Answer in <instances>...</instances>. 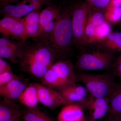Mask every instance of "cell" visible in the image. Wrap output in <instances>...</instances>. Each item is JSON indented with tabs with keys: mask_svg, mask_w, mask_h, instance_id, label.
<instances>
[{
	"mask_svg": "<svg viewBox=\"0 0 121 121\" xmlns=\"http://www.w3.org/2000/svg\"><path fill=\"white\" fill-rule=\"evenodd\" d=\"M58 58L48 39H41L32 44L24 43L19 56L21 70L41 80Z\"/></svg>",
	"mask_w": 121,
	"mask_h": 121,
	"instance_id": "6da1fadb",
	"label": "cell"
},
{
	"mask_svg": "<svg viewBox=\"0 0 121 121\" xmlns=\"http://www.w3.org/2000/svg\"><path fill=\"white\" fill-rule=\"evenodd\" d=\"M73 37L71 12L70 8H66L61 11L55 27L48 39L58 57L69 53L73 43Z\"/></svg>",
	"mask_w": 121,
	"mask_h": 121,
	"instance_id": "7a4b0ae2",
	"label": "cell"
},
{
	"mask_svg": "<svg viewBox=\"0 0 121 121\" xmlns=\"http://www.w3.org/2000/svg\"><path fill=\"white\" fill-rule=\"evenodd\" d=\"M77 80L84 84L91 95L95 98H109L116 86L112 75L80 73Z\"/></svg>",
	"mask_w": 121,
	"mask_h": 121,
	"instance_id": "3957f363",
	"label": "cell"
},
{
	"mask_svg": "<svg viewBox=\"0 0 121 121\" xmlns=\"http://www.w3.org/2000/svg\"><path fill=\"white\" fill-rule=\"evenodd\" d=\"M69 8L72 15L73 43L80 47L84 44L85 29L92 8L86 1L76 3Z\"/></svg>",
	"mask_w": 121,
	"mask_h": 121,
	"instance_id": "277c9868",
	"label": "cell"
},
{
	"mask_svg": "<svg viewBox=\"0 0 121 121\" xmlns=\"http://www.w3.org/2000/svg\"><path fill=\"white\" fill-rule=\"evenodd\" d=\"M113 58L112 52L105 50L84 53L79 56L76 66L85 70H106L110 67Z\"/></svg>",
	"mask_w": 121,
	"mask_h": 121,
	"instance_id": "5b68a950",
	"label": "cell"
},
{
	"mask_svg": "<svg viewBox=\"0 0 121 121\" xmlns=\"http://www.w3.org/2000/svg\"><path fill=\"white\" fill-rule=\"evenodd\" d=\"M53 4L52 0H23L17 5L9 4L1 8L4 16L22 17L30 12L41 9L43 5Z\"/></svg>",
	"mask_w": 121,
	"mask_h": 121,
	"instance_id": "8992f818",
	"label": "cell"
},
{
	"mask_svg": "<svg viewBox=\"0 0 121 121\" xmlns=\"http://www.w3.org/2000/svg\"><path fill=\"white\" fill-rule=\"evenodd\" d=\"M36 85L39 102L49 109H54L73 103L65 99L58 91L42 83H36Z\"/></svg>",
	"mask_w": 121,
	"mask_h": 121,
	"instance_id": "52a82bcc",
	"label": "cell"
},
{
	"mask_svg": "<svg viewBox=\"0 0 121 121\" xmlns=\"http://www.w3.org/2000/svg\"><path fill=\"white\" fill-rule=\"evenodd\" d=\"M25 30L23 18L4 16L0 21V32L5 37L11 36L21 42Z\"/></svg>",
	"mask_w": 121,
	"mask_h": 121,
	"instance_id": "ba28073f",
	"label": "cell"
},
{
	"mask_svg": "<svg viewBox=\"0 0 121 121\" xmlns=\"http://www.w3.org/2000/svg\"><path fill=\"white\" fill-rule=\"evenodd\" d=\"M76 103L83 109L88 110L90 117L95 121L104 117L108 112L109 107V98H95L91 95L81 102Z\"/></svg>",
	"mask_w": 121,
	"mask_h": 121,
	"instance_id": "9c48e42d",
	"label": "cell"
},
{
	"mask_svg": "<svg viewBox=\"0 0 121 121\" xmlns=\"http://www.w3.org/2000/svg\"><path fill=\"white\" fill-rule=\"evenodd\" d=\"M51 68L66 86L76 83V74L74 72L73 66L70 60H58L54 63Z\"/></svg>",
	"mask_w": 121,
	"mask_h": 121,
	"instance_id": "30bf717a",
	"label": "cell"
},
{
	"mask_svg": "<svg viewBox=\"0 0 121 121\" xmlns=\"http://www.w3.org/2000/svg\"><path fill=\"white\" fill-rule=\"evenodd\" d=\"M25 43V42H24ZM23 42L15 43L7 37L0 39V57L13 63H19V56Z\"/></svg>",
	"mask_w": 121,
	"mask_h": 121,
	"instance_id": "8fae6325",
	"label": "cell"
},
{
	"mask_svg": "<svg viewBox=\"0 0 121 121\" xmlns=\"http://www.w3.org/2000/svg\"><path fill=\"white\" fill-rule=\"evenodd\" d=\"M61 11L60 7L56 5L52 4L48 6L41 11L40 14L39 29L37 34L32 39L36 41L39 39L44 28L51 22L59 18Z\"/></svg>",
	"mask_w": 121,
	"mask_h": 121,
	"instance_id": "7c38bea8",
	"label": "cell"
},
{
	"mask_svg": "<svg viewBox=\"0 0 121 121\" xmlns=\"http://www.w3.org/2000/svg\"><path fill=\"white\" fill-rule=\"evenodd\" d=\"M28 86L26 82L20 77L0 86V94L6 99H18Z\"/></svg>",
	"mask_w": 121,
	"mask_h": 121,
	"instance_id": "4fadbf2b",
	"label": "cell"
},
{
	"mask_svg": "<svg viewBox=\"0 0 121 121\" xmlns=\"http://www.w3.org/2000/svg\"><path fill=\"white\" fill-rule=\"evenodd\" d=\"M58 91L63 97L72 103H79L86 98L87 90L85 86L75 84L68 85Z\"/></svg>",
	"mask_w": 121,
	"mask_h": 121,
	"instance_id": "5bb4252c",
	"label": "cell"
},
{
	"mask_svg": "<svg viewBox=\"0 0 121 121\" xmlns=\"http://www.w3.org/2000/svg\"><path fill=\"white\" fill-rule=\"evenodd\" d=\"M40 9L33 11L25 16L23 18L25 24V30L21 41L26 42L28 39L35 37L39 28Z\"/></svg>",
	"mask_w": 121,
	"mask_h": 121,
	"instance_id": "9a60e30c",
	"label": "cell"
},
{
	"mask_svg": "<svg viewBox=\"0 0 121 121\" xmlns=\"http://www.w3.org/2000/svg\"><path fill=\"white\" fill-rule=\"evenodd\" d=\"M82 107L76 103L68 104L63 107L58 116V121H82L84 113Z\"/></svg>",
	"mask_w": 121,
	"mask_h": 121,
	"instance_id": "2e32d148",
	"label": "cell"
},
{
	"mask_svg": "<svg viewBox=\"0 0 121 121\" xmlns=\"http://www.w3.org/2000/svg\"><path fill=\"white\" fill-rule=\"evenodd\" d=\"M23 111L11 100L4 98L0 103V121H8L22 117Z\"/></svg>",
	"mask_w": 121,
	"mask_h": 121,
	"instance_id": "e0dca14e",
	"label": "cell"
},
{
	"mask_svg": "<svg viewBox=\"0 0 121 121\" xmlns=\"http://www.w3.org/2000/svg\"><path fill=\"white\" fill-rule=\"evenodd\" d=\"M20 102L27 108L37 107L39 102L36 83H30L18 98Z\"/></svg>",
	"mask_w": 121,
	"mask_h": 121,
	"instance_id": "ac0fdd59",
	"label": "cell"
},
{
	"mask_svg": "<svg viewBox=\"0 0 121 121\" xmlns=\"http://www.w3.org/2000/svg\"><path fill=\"white\" fill-rule=\"evenodd\" d=\"M98 43L105 51L111 52L121 51V32H110Z\"/></svg>",
	"mask_w": 121,
	"mask_h": 121,
	"instance_id": "d6986e66",
	"label": "cell"
},
{
	"mask_svg": "<svg viewBox=\"0 0 121 121\" xmlns=\"http://www.w3.org/2000/svg\"><path fill=\"white\" fill-rule=\"evenodd\" d=\"M41 83L51 89L59 91L66 86L56 73L50 67L41 79Z\"/></svg>",
	"mask_w": 121,
	"mask_h": 121,
	"instance_id": "ffe728a7",
	"label": "cell"
},
{
	"mask_svg": "<svg viewBox=\"0 0 121 121\" xmlns=\"http://www.w3.org/2000/svg\"><path fill=\"white\" fill-rule=\"evenodd\" d=\"M110 114L121 113V84H116L109 97Z\"/></svg>",
	"mask_w": 121,
	"mask_h": 121,
	"instance_id": "44dd1931",
	"label": "cell"
},
{
	"mask_svg": "<svg viewBox=\"0 0 121 121\" xmlns=\"http://www.w3.org/2000/svg\"><path fill=\"white\" fill-rule=\"evenodd\" d=\"M23 121H54L37 107L26 108L22 114Z\"/></svg>",
	"mask_w": 121,
	"mask_h": 121,
	"instance_id": "7402d4cb",
	"label": "cell"
},
{
	"mask_svg": "<svg viewBox=\"0 0 121 121\" xmlns=\"http://www.w3.org/2000/svg\"><path fill=\"white\" fill-rule=\"evenodd\" d=\"M105 14L106 20L112 23H116L121 19V8L109 7Z\"/></svg>",
	"mask_w": 121,
	"mask_h": 121,
	"instance_id": "603a6c76",
	"label": "cell"
},
{
	"mask_svg": "<svg viewBox=\"0 0 121 121\" xmlns=\"http://www.w3.org/2000/svg\"><path fill=\"white\" fill-rule=\"evenodd\" d=\"M111 27L106 21L98 27L96 30L95 42H99L104 39L110 33Z\"/></svg>",
	"mask_w": 121,
	"mask_h": 121,
	"instance_id": "cb8c5ba5",
	"label": "cell"
},
{
	"mask_svg": "<svg viewBox=\"0 0 121 121\" xmlns=\"http://www.w3.org/2000/svg\"><path fill=\"white\" fill-rule=\"evenodd\" d=\"M86 1L94 9L102 10H107L112 0H86Z\"/></svg>",
	"mask_w": 121,
	"mask_h": 121,
	"instance_id": "d4e9b609",
	"label": "cell"
},
{
	"mask_svg": "<svg viewBox=\"0 0 121 121\" xmlns=\"http://www.w3.org/2000/svg\"><path fill=\"white\" fill-rule=\"evenodd\" d=\"M16 75L13 71L8 72L0 74V86L8 84L14 79L20 78Z\"/></svg>",
	"mask_w": 121,
	"mask_h": 121,
	"instance_id": "484cf974",
	"label": "cell"
},
{
	"mask_svg": "<svg viewBox=\"0 0 121 121\" xmlns=\"http://www.w3.org/2000/svg\"><path fill=\"white\" fill-rule=\"evenodd\" d=\"M9 71H12L10 65L3 58H0V74Z\"/></svg>",
	"mask_w": 121,
	"mask_h": 121,
	"instance_id": "4316f807",
	"label": "cell"
},
{
	"mask_svg": "<svg viewBox=\"0 0 121 121\" xmlns=\"http://www.w3.org/2000/svg\"><path fill=\"white\" fill-rule=\"evenodd\" d=\"M106 121H121V113L110 114Z\"/></svg>",
	"mask_w": 121,
	"mask_h": 121,
	"instance_id": "83f0119b",
	"label": "cell"
},
{
	"mask_svg": "<svg viewBox=\"0 0 121 121\" xmlns=\"http://www.w3.org/2000/svg\"><path fill=\"white\" fill-rule=\"evenodd\" d=\"M116 71L117 75L121 80V54L117 61L116 67Z\"/></svg>",
	"mask_w": 121,
	"mask_h": 121,
	"instance_id": "f1b7e54d",
	"label": "cell"
},
{
	"mask_svg": "<svg viewBox=\"0 0 121 121\" xmlns=\"http://www.w3.org/2000/svg\"><path fill=\"white\" fill-rule=\"evenodd\" d=\"M121 6V0H112L109 7L118 8Z\"/></svg>",
	"mask_w": 121,
	"mask_h": 121,
	"instance_id": "f546056e",
	"label": "cell"
},
{
	"mask_svg": "<svg viewBox=\"0 0 121 121\" xmlns=\"http://www.w3.org/2000/svg\"><path fill=\"white\" fill-rule=\"evenodd\" d=\"M18 0H0L1 8L4 7L5 5L9 4L10 2H13L17 1ZM25 0L28 1L29 0Z\"/></svg>",
	"mask_w": 121,
	"mask_h": 121,
	"instance_id": "4dcf8cb0",
	"label": "cell"
},
{
	"mask_svg": "<svg viewBox=\"0 0 121 121\" xmlns=\"http://www.w3.org/2000/svg\"><path fill=\"white\" fill-rule=\"evenodd\" d=\"M21 117H19L17 118H15V119H11L8 121H22L21 119Z\"/></svg>",
	"mask_w": 121,
	"mask_h": 121,
	"instance_id": "1f68e13d",
	"label": "cell"
},
{
	"mask_svg": "<svg viewBox=\"0 0 121 121\" xmlns=\"http://www.w3.org/2000/svg\"><path fill=\"white\" fill-rule=\"evenodd\" d=\"M82 121H96L93 120L91 117L89 118H86L85 117L84 120H83Z\"/></svg>",
	"mask_w": 121,
	"mask_h": 121,
	"instance_id": "d6a6232c",
	"label": "cell"
},
{
	"mask_svg": "<svg viewBox=\"0 0 121 121\" xmlns=\"http://www.w3.org/2000/svg\"><path fill=\"white\" fill-rule=\"evenodd\" d=\"M120 8H121V7H120Z\"/></svg>",
	"mask_w": 121,
	"mask_h": 121,
	"instance_id": "836d02e7",
	"label": "cell"
}]
</instances>
